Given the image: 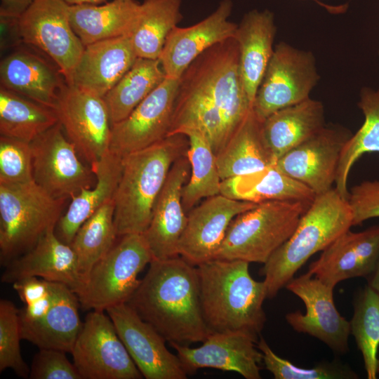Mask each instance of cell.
<instances>
[{
    "label": "cell",
    "mask_w": 379,
    "mask_h": 379,
    "mask_svg": "<svg viewBox=\"0 0 379 379\" xmlns=\"http://www.w3.org/2000/svg\"><path fill=\"white\" fill-rule=\"evenodd\" d=\"M137 58L130 36L88 44L85 46L68 84L103 98Z\"/></svg>",
    "instance_id": "d4e9b609"
},
{
    "label": "cell",
    "mask_w": 379,
    "mask_h": 379,
    "mask_svg": "<svg viewBox=\"0 0 379 379\" xmlns=\"http://www.w3.org/2000/svg\"><path fill=\"white\" fill-rule=\"evenodd\" d=\"M29 378L31 379H82L65 352L54 349H39L34 355Z\"/></svg>",
    "instance_id": "7bdbcfd3"
},
{
    "label": "cell",
    "mask_w": 379,
    "mask_h": 379,
    "mask_svg": "<svg viewBox=\"0 0 379 379\" xmlns=\"http://www.w3.org/2000/svg\"><path fill=\"white\" fill-rule=\"evenodd\" d=\"M285 287L300 298L306 307L305 314L300 311L286 314L290 326L298 333L318 338L335 352H347L350 323L335 306L333 288L308 272L293 277Z\"/></svg>",
    "instance_id": "9a60e30c"
},
{
    "label": "cell",
    "mask_w": 379,
    "mask_h": 379,
    "mask_svg": "<svg viewBox=\"0 0 379 379\" xmlns=\"http://www.w3.org/2000/svg\"><path fill=\"white\" fill-rule=\"evenodd\" d=\"M252 109L241 77L237 41L230 38L197 57L181 77L168 135L201 131L215 155Z\"/></svg>",
    "instance_id": "6da1fadb"
},
{
    "label": "cell",
    "mask_w": 379,
    "mask_h": 379,
    "mask_svg": "<svg viewBox=\"0 0 379 379\" xmlns=\"http://www.w3.org/2000/svg\"><path fill=\"white\" fill-rule=\"evenodd\" d=\"M377 372H378V373H379V359L378 361Z\"/></svg>",
    "instance_id": "f907efd6"
},
{
    "label": "cell",
    "mask_w": 379,
    "mask_h": 379,
    "mask_svg": "<svg viewBox=\"0 0 379 379\" xmlns=\"http://www.w3.org/2000/svg\"><path fill=\"white\" fill-rule=\"evenodd\" d=\"M1 87L55 109L66 84L58 67L28 49L18 48L0 63Z\"/></svg>",
    "instance_id": "cb8c5ba5"
},
{
    "label": "cell",
    "mask_w": 379,
    "mask_h": 379,
    "mask_svg": "<svg viewBox=\"0 0 379 379\" xmlns=\"http://www.w3.org/2000/svg\"><path fill=\"white\" fill-rule=\"evenodd\" d=\"M105 312L143 378H187L178 355L167 349L166 339L142 320L127 302L109 307Z\"/></svg>",
    "instance_id": "e0dca14e"
},
{
    "label": "cell",
    "mask_w": 379,
    "mask_h": 379,
    "mask_svg": "<svg viewBox=\"0 0 379 379\" xmlns=\"http://www.w3.org/2000/svg\"><path fill=\"white\" fill-rule=\"evenodd\" d=\"M358 106L364 121L359 130L345 143L340 154L335 178V190L348 198L347 180L355 162L366 153H379V88L364 87L360 92Z\"/></svg>",
    "instance_id": "8d00e7d4"
},
{
    "label": "cell",
    "mask_w": 379,
    "mask_h": 379,
    "mask_svg": "<svg viewBox=\"0 0 379 379\" xmlns=\"http://www.w3.org/2000/svg\"><path fill=\"white\" fill-rule=\"evenodd\" d=\"M312 202L268 201L237 215L214 259L264 264L295 231Z\"/></svg>",
    "instance_id": "8992f818"
},
{
    "label": "cell",
    "mask_w": 379,
    "mask_h": 379,
    "mask_svg": "<svg viewBox=\"0 0 379 379\" xmlns=\"http://www.w3.org/2000/svg\"><path fill=\"white\" fill-rule=\"evenodd\" d=\"M347 201L353 215V226L379 218V180H364L349 190Z\"/></svg>",
    "instance_id": "ee69618b"
},
{
    "label": "cell",
    "mask_w": 379,
    "mask_h": 379,
    "mask_svg": "<svg viewBox=\"0 0 379 379\" xmlns=\"http://www.w3.org/2000/svg\"><path fill=\"white\" fill-rule=\"evenodd\" d=\"M91 310L71 354L82 379H140L143 376L119 337L109 315Z\"/></svg>",
    "instance_id": "30bf717a"
},
{
    "label": "cell",
    "mask_w": 379,
    "mask_h": 379,
    "mask_svg": "<svg viewBox=\"0 0 379 379\" xmlns=\"http://www.w3.org/2000/svg\"><path fill=\"white\" fill-rule=\"evenodd\" d=\"M353 226L347 199L335 190L317 195L290 238L263 264L267 298H272L314 254L324 251Z\"/></svg>",
    "instance_id": "5b68a950"
},
{
    "label": "cell",
    "mask_w": 379,
    "mask_h": 379,
    "mask_svg": "<svg viewBox=\"0 0 379 379\" xmlns=\"http://www.w3.org/2000/svg\"><path fill=\"white\" fill-rule=\"evenodd\" d=\"M220 194L255 204L275 200L312 202L316 197L309 187L286 175L274 165L222 180Z\"/></svg>",
    "instance_id": "1f68e13d"
},
{
    "label": "cell",
    "mask_w": 379,
    "mask_h": 379,
    "mask_svg": "<svg viewBox=\"0 0 379 379\" xmlns=\"http://www.w3.org/2000/svg\"><path fill=\"white\" fill-rule=\"evenodd\" d=\"M91 269L77 294L84 310H102L127 302L138 287V274L153 260L140 234L119 237Z\"/></svg>",
    "instance_id": "ba28073f"
},
{
    "label": "cell",
    "mask_w": 379,
    "mask_h": 379,
    "mask_svg": "<svg viewBox=\"0 0 379 379\" xmlns=\"http://www.w3.org/2000/svg\"><path fill=\"white\" fill-rule=\"evenodd\" d=\"M70 6L81 4H101L108 0H63Z\"/></svg>",
    "instance_id": "681fc988"
},
{
    "label": "cell",
    "mask_w": 379,
    "mask_h": 379,
    "mask_svg": "<svg viewBox=\"0 0 379 379\" xmlns=\"http://www.w3.org/2000/svg\"><path fill=\"white\" fill-rule=\"evenodd\" d=\"M65 199H56L33 180L0 184V260L6 265L30 250L55 226Z\"/></svg>",
    "instance_id": "52a82bcc"
},
{
    "label": "cell",
    "mask_w": 379,
    "mask_h": 379,
    "mask_svg": "<svg viewBox=\"0 0 379 379\" xmlns=\"http://www.w3.org/2000/svg\"><path fill=\"white\" fill-rule=\"evenodd\" d=\"M127 303L169 343L190 346L211 333L202 314L197 267L180 255L152 260Z\"/></svg>",
    "instance_id": "7a4b0ae2"
},
{
    "label": "cell",
    "mask_w": 379,
    "mask_h": 379,
    "mask_svg": "<svg viewBox=\"0 0 379 379\" xmlns=\"http://www.w3.org/2000/svg\"><path fill=\"white\" fill-rule=\"evenodd\" d=\"M319 77L311 51L281 41L274 46L252 109L263 121L279 109L310 98Z\"/></svg>",
    "instance_id": "9c48e42d"
},
{
    "label": "cell",
    "mask_w": 379,
    "mask_h": 379,
    "mask_svg": "<svg viewBox=\"0 0 379 379\" xmlns=\"http://www.w3.org/2000/svg\"><path fill=\"white\" fill-rule=\"evenodd\" d=\"M257 340L242 331L213 332L196 348L175 343L170 345L176 351L187 375L198 369L211 368L236 372L246 379L261 378L259 364L262 354Z\"/></svg>",
    "instance_id": "ac0fdd59"
},
{
    "label": "cell",
    "mask_w": 379,
    "mask_h": 379,
    "mask_svg": "<svg viewBox=\"0 0 379 379\" xmlns=\"http://www.w3.org/2000/svg\"><path fill=\"white\" fill-rule=\"evenodd\" d=\"M182 0H145L138 21L130 36L138 58L159 59L170 32L182 15Z\"/></svg>",
    "instance_id": "d590c367"
},
{
    "label": "cell",
    "mask_w": 379,
    "mask_h": 379,
    "mask_svg": "<svg viewBox=\"0 0 379 379\" xmlns=\"http://www.w3.org/2000/svg\"><path fill=\"white\" fill-rule=\"evenodd\" d=\"M190 175V164L186 154L173 164L155 203L149 226L142 234L153 260L179 255L178 244L187 220L182 193Z\"/></svg>",
    "instance_id": "44dd1931"
},
{
    "label": "cell",
    "mask_w": 379,
    "mask_h": 379,
    "mask_svg": "<svg viewBox=\"0 0 379 379\" xmlns=\"http://www.w3.org/2000/svg\"><path fill=\"white\" fill-rule=\"evenodd\" d=\"M35 0H0V15L19 18Z\"/></svg>",
    "instance_id": "7dc6e473"
},
{
    "label": "cell",
    "mask_w": 379,
    "mask_h": 379,
    "mask_svg": "<svg viewBox=\"0 0 379 379\" xmlns=\"http://www.w3.org/2000/svg\"><path fill=\"white\" fill-rule=\"evenodd\" d=\"M200 302L206 326L213 332L242 331L257 341L266 314L265 281L249 273V262L212 259L197 266Z\"/></svg>",
    "instance_id": "3957f363"
},
{
    "label": "cell",
    "mask_w": 379,
    "mask_h": 379,
    "mask_svg": "<svg viewBox=\"0 0 379 379\" xmlns=\"http://www.w3.org/2000/svg\"><path fill=\"white\" fill-rule=\"evenodd\" d=\"M262 124V121L251 109L223 148L215 155L222 180L274 165L263 137Z\"/></svg>",
    "instance_id": "4dcf8cb0"
},
{
    "label": "cell",
    "mask_w": 379,
    "mask_h": 379,
    "mask_svg": "<svg viewBox=\"0 0 379 379\" xmlns=\"http://www.w3.org/2000/svg\"><path fill=\"white\" fill-rule=\"evenodd\" d=\"M378 55H379V51H378Z\"/></svg>",
    "instance_id": "816d5d0a"
},
{
    "label": "cell",
    "mask_w": 379,
    "mask_h": 379,
    "mask_svg": "<svg viewBox=\"0 0 379 379\" xmlns=\"http://www.w3.org/2000/svg\"><path fill=\"white\" fill-rule=\"evenodd\" d=\"M276 32L274 13L267 9L248 11L237 25L234 38L239 48L241 77L252 106L274 53Z\"/></svg>",
    "instance_id": "484cf974"
},
{
    "label": "cell",
    "mask_w": 379,
    "mask_h": 379,
    "mask_svg": "<svg viewBox=\"0 0 379 379\" xmlns=\"http://www.w3.org/2000/svg\"><path fill=\"white\" fill-rule=\"evenodd\" d=\"M54 110L65 135L93 169L109 150L111 139L103 98L66 83Z\"/></svg>",
    "instance_id": "4fadbf2b"
},
{
    "label": "cell",
    "mask_w": 379,
    "mask_h": 379,
    "mask_svg": "<svg viewBox=\"0 0 379 379\" xmlns=\"http://www.w3.org/2000/svg\"><path fill=\"white\" fill-rule=\"evenodd\" d=\"M19 18L0 15L1 49L8 48L11 46L15 47L22 41L19 27Z\"/></svg>",
    "instance_id": "bcb514c9"
},
{
    "label": "cell",
    "mask_w": 379,
    "mask_h": 379,
    "mask_svg": "<svg viewBox=\"0 0 379 379\" xmlns=\"http://www.w3.org/2000/svg\"><path fill=\"white\" fill-rule=\"evenodd\" d=\"M58 122L53 109L0 88V134L31 143Z\"/></svg>",
    "instance_id": "836d02e7"
},
{
    "label": "cell",
    "mask_w": 379,
    "mask_h": 379,
    "mask_svg": "<svg viewBox=\"0 0 379 379\" xmlns=\"http://www.w3.org/2000/svg\"><path fill=\"white\" fill-rule=\"evenodd\" d=\"M180 79L166 77L124 120L112 126L109 149L124 157L168 137Z\"/></svg>",
    "instance_id": "2e32d148"
},
{
    "label": "cell",
    "mask_w": 379,
    "mask_h": 379,
    "mask_svg": "<svg viewBox=\"0 0 379 379\" xmlns=\"http://www.w3.org/2000/svg\"><path fill=\"white\" fill-rule=\"evenodd\" d=\"M114 200H111L79 227L70 244L77 256L78 271L84 285L93 267L119 238L114 222Z\"/></svg>",
    "instance_id": "74e56055"
},
{
    "label": "cell",
    "mask_w": 379,
    "mask_h": 379,
    "mask_svg": "<svg viewBox=\"0 0 379 379\" xmlns=\"http://www.w3.org/2000/svg\"><path fill=\"white\" fill-rule=\"evenodd\" d=\"M141 4L112 0L104 4L70 6L71 25L83 44L131 36L137 25Z\"/></svg>",
    "instance_id": "f546056e"
},
{
    "label": "cell",
    "mask_w": 379,
    "mask_h": 379,
    "mask_svg": "<svg viewBox=\"0 0 379 379\" xmlns=\"http://www.w3.org/2000/svg\"><path fill=\"white\" fill-rule=\"evenodd\" d=\"M325 124L321 102L311 98L279 109L262 121V134L274 162L319 131Z\"/></svg>",
    "instance_id": "f1b7e54d"
},
{
    "label": "cell",
    "mask_w": 379,
    "mask_h": 379,
    "mask_svg": "<svg viewBox=\"0 0 379 379\" xmlns=\"http://www.w3.org/2000/svg\"><path fill=\"white\" fill-rule=\"evenodd\" d=\"M166 78L159 59L137 58L105 95L112 126L126 119Z\"/></svg>",
    "instance_id": "d6a6232c"
},
{
    "label": "cell",
    "mask_w": 379,
    "mask_h": 379,
    "mask_svg": "<svg viewBox=\"0 0 379 379\" xmlns=\"http://www.w3.org/2000/svg\"><path fill=\"white\" fill-rule=\"evenodd\" d=\"M233 3L222 0L215 10L199 22L173 28L159 58L166 77L180 79L190 64L213 46L234 38L237 24L229 18Z\"/></svg>",
    "instance_id": "ffe728a7"
},
{
    "label": "cell",
    "mask_w": 379,
    "mask_h": 379,
    "mask_svg": "<svg viewBox=\"0 0 379 379\" xmlns=\"http://www.w3.org/2000/svg\"><path fill=\"white\" fill-rule=\"evenodd\" d=\"M352 133L340 125H325L314 135L281 156L279 171L302 183L317 195L335 182L341 152Z\"/></svg>",
    "instance_id": "5bb4252c"
},
{
    "label": "cell",
    "mask_w": 379,
    "mask_h": 379,
    "mask_svg": "<svg viewBox=\"0 0 379 379\" xmlns=\"http://www.w3.org/2000/svg\"><path fill=\"white\" fill-rule=\"evenodd\" d=\"M257 204L233 199L221 194L206 198L187 213L178 254L197 266L214 259L232 220Z\"/></svg>",
    "instance_id": "d6986e66"
},
{
    "label": "cell",
    "mask_w": 379,
    "mask_h": 379,
    "mask_svg": "<svg viewBox=\"0 0 379 379\" xmlns=\"http://www.w3.org/2000/svg\"><path fill=\"white\" fill-rule=\"evenodd\" d=\"M123 168V157L108 150L93 168L96 182L93 187L74 196L58 220L55 233L70 245L79 227L100 208L113 200Z\"/></svg>",
    "instance_id": "83f0119b"
},
{
    "label": "cell",
    "mask_w": 379,
    "mask_h": 379,
    "mask_svg": "<svg viewBox=\"0 0 379 379\" xmlns=\"http://www.w3.org/2000/svg\"><path fill=\"white\" fill-rule=\"evenodd\" d=\"M69 8L63 0H35L19 18L22 42L46 54L67 84L85 48L71 25Z\"/></svg>",
    "instance_id": "8fae6325"
},
{
    "label": "cell",
    "mask_w": 379,
    "mask_h": 379,
    "mask_svg": "<svg viewBox=\"0 0 379 379\" xmlns=\"http://www.w3.org/2000/svg\"><path fill=\"white\" fill-rule=\"evenodd\" d=\"M187 157L190 164V178L183 187L182 202L187 213L201 200L220 194L221 182L216 156L206 136L199 130L185 129Z\"/></svg>",
    "instance_id": "e575fe53"
},
{
    "label": "cell",
    "mask_w": 379,
    "mask_h": 379,
    "mask_svg": "<svg viewBox=\"0 0 379 379\" xmlns=\"http://www.w3.org/2000/svg\"><path fill=\"white\" fill-rule=\"evenodd\" d=\"M22 339L19 309L10 300H0V371L11 368L22 378H29V369L20 352Z\"/></svg>",
    "instance_id": "ab89813d"
},
{
    "label": "cell",
    "mask_w": 379,
    "mask_h": 379,
    "mask_svg": "<svg viewBox=\"0 0 379 379\" xmlns=\"http://www.w3.org/2000/svg\"><path fill=\"white\" fill-rule=\"evenodd\" d=\"M34 180L56 199H72L96 182L92 168L79 158L59 122L31 143Z\"/></svg>",
    "instance_id": "7c38bea8"
},
{
    "label": "cell",
    "mask_w": 379,
    "mask_h": 379,
    "mask_svg": "<svg viewBox=\"0 0 379 379\" xmlns=\"http://www.w3.org/2000/svg\"><path fill=\"white\" fill-rule=\"evenodd\" d=\"M188 147L186 135L175 134L123 157L113 199L118 237L146 231L169 171L175 161L187 154Z\"/></svg>",
    "instance_id": "277c9868"
},
{
    "label": "cell",
    "mask_w": 379,
    "mask_h": 379,
    "mask_svg": "<svg viewBox=\"0 0 379 379\" xmlns=\"http://www.w3.org/2000/svg\"><path fill=\"white\" fill-rule=\"evenodd\" d=\"M52 305L40 320L20 324L21 337L39 349L70 352L82 326L77 295L65 284L52 281Z\"/></svg>",
    "instance_id": "4316f807"
},
{
    "label": "cell",
    "mask_w": 379,
    "mask_h": 379,
    "mask_svg": "<svg viewBox=\"0 0 379 379\" xmlns=\"http://www.w3.org/2000/svg\"><path fill=\"white\" fill-rule=\"evenodd\" d=\"M13 288L25 305L33 303L51 291V281L30 277L13 283Z\"/></svg>",
    "instance_id": "f6af8a7d"
},
{
    "label": "cell",
    "mask_w": 379,
    "mask_h": 379,
    "mask_svg": "<svg viewBox=\"0 0 379 379\" xmlns=\"http://www.w3.org/2000/svg\"><path fill=\"white\" fill-rule=\"evenodd\" d=\"M350 323V333L363 357L367 378L375 379L379 346V294L369 285L360 292Z\"/></svg>",
    "instance_id": "f35d334b"
},
{
    "label": "cell",
    "mask_w": 379,
    "mask_h": 379,
    "mask_svg": "<svg viewBox=\"0 0 379 379\" xmlns=\"http://www.w3.org/2000/svg\"><path fill=\"white\" fill-rule=\"evenodd\" d=\"M379 259V225L344 232L309 266L308 273L334 288L345 279L370 276Z\"/></svg>",
    "instance_id": "7402d4cb"
},
{
    "label": "cell",
    "mask_w": 379,
    "mask_h": 379,
    "mask_svg": "<svg viewBox=\"0 0 379 379\" xmlns=\"http://www.w3.org/2000/svg\"><path fill=\"white\" fill-rule=\"evenodd\" d=\"M257 347L262 354L265 368L275 379H334L356 378L357 375L337 364H321L314 368H305L293 364L277 355L265 340L260 336Z\"/></svg>",
    "instance_id": "60d3db41"
},
{
    "label": "cell",
    "mask_w": 379,
    "mask_h": 379,
    "mask_svg": "<svg viewBox=\"0 0 379 379\" xmlns=\"http://www.w3.org/2000/svg\"><path fill=\"white\" fill-rule=\"evenodd\" d=\"M34 180L31 144L0 137V184L27 182Z\"/></svg>",
    "instance_id": "b9f144b4"
},
{
    "label": "cell",
    "mask_w": 379,
    "mask_h": 379,
    "mask_svg": "<svg viewBox=\"0 0 379 379\" xmlns=\"http://www.w3.org/2000/svg\"><path fill=\"white\" fill-rule=\"evenodd\" d=\"M30 277L65 284L77 295L84 287L77 256L70 246L48 230L28 251L6 265L1 281L13 284Z\"/></svg>",
    "instance_id": "603a6c76"
},
{
    "label": "cell",
    "mask_w": 379,
    "mask_h": 379,
    "mask_svg": "<svg viewBox=\"0 0 379 379\" xmlns=\"http://www.w3.org/2000/svg\"><path fill=\"white\" fill-rule=\"evenodd\" d=\"M368 285L379 294V259L375 271L371 275Z\"/></svg>",
    "instance_id": "c3c4849f"
}]
</instances>
